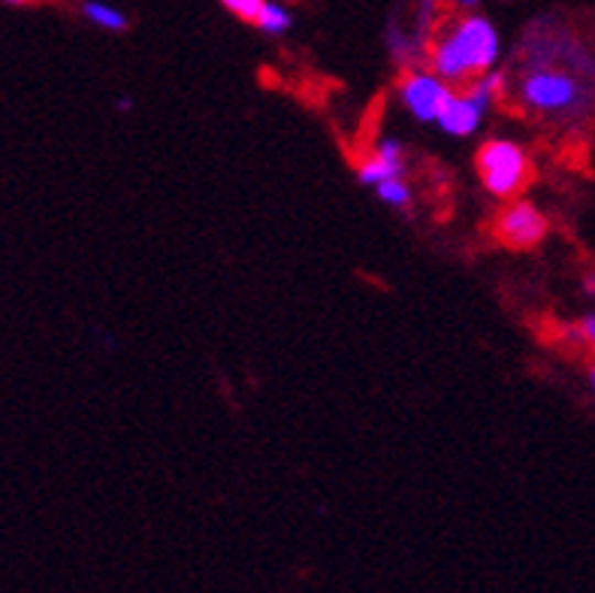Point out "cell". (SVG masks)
<instances>
[{
    "label": "cell",
    "mask_w": 595,
    "mask_h": 593,
    "mask_svg": "<svg viewBox=\"0 0 595 593\" xmlns=\"http://www.w3.org/2000/svg\"><path fill=\"white\" fill-rule=\"evenodd\" d=\"M83 15L97 28H104V31H116V34L128 31V15L118 12L116 7H109V3H100V0H85Z\"/></svg>",
    "instance_id": "cell-8"
},
{
    "label": "cell",
    "mask_w": 595,
    "mask_h": 593,
    "mask_svg": "<svg viewBox=\"0 0 595 593\" xmlns=\"http://www.w3.org/2000/svg\"><path fill=\"white\" fill-rule=\"evenodd\" d=\"M589 381H593V391H595V364H593V369H589Z\"/></svg>",
    "instance_id": "cell-15"
},
{
    "label": "cell",
    "mask_w": 595,
    "mask_h": 593,
    "mask_svg": "<svg viewBox=\"0 0 595 593\" xmlns=\"http://www.w3.org/2000/svg\"><path fill=\"white\" fill-rule=\"evenodd\" d=\"M520 100L529 109H536L538 116L565 119V116H581L589 107L593 95L574 73L560 67H536L520 83Z\"/></svg>",
    "instance_id": "cell-2"
},
{
    "label": "cell",
    "mask_w": 595,
    "mask_h": 593,
    "mask_svg": "<svg viewBox=\"0 0 595 593\" xmlns=\"http://www.w3.org/2000/svg\"><path fill=\"white\" fill-rule=\"evenodd\" d=\"M478 173L493 197L513 201L532 182V161L523 145L511 140H487L478 149Z\"/></svg>",
    "instance_id": "cell-3"
},
{
    "label": "cell",
    "mask_w": 595,
    "mask_h": 593,
    "mask_svg": "<svg viewBox=\"0 0 595 593\" xmlns=\"http://www.w3.org/2000/svg\"><path fill=\"white\" fill-rule=\"evenodd\" d=\"M227 10L234 12L236 19H242V22H255L260 19V12L267 7V0H221Z\"/></svg>",
    "instance_id": "cell-11"
},
{
    "label": "cell",
    "mask_w": 595,
    "mask_h": 593,
    "mask_svg": "<svg viewBox=\"0 0 595 593\" xmlns=\"http://www.w3.org/2000/svg\"><path fill=\"white\" fill-rule=\"evenodd\" d=\"M291 22H293L291 12L284 10L281 3H275V0H272V3L267 0V7H263V12H260V19H257V28L275 36V34H284V31H291Z\"/></svg>",
    "instance_id": "cell-9"
},
{
    "label": "cell",
    "mask_w": 595,
    "mask_h": 593,
    "mask_svg": "<svg viewBox=\"0 0 595 593\" xmlns=\"http://www.w3.org/2000/svg\"><path fill=\"white\" fill-rule=\"evenodd\" d=\"M447 34L435 40L430 52V67L444 83H472L493 71L499 58V34L480 15H459L454 24L444 28Z\"/></svg>",
    "instance_id": "cell-1"
},
{
    "label": "cell",
    "mask_w": 595,
    "mask_h": 593,
    "mask_svg": "<svg viewBox=\"0 0 595 593\" xmlns=\"http://www.w3.org/2000/svg\"><path fill=\"white\" fill-rule=\"evenodd\" d=\"M405 176V161H402V145L397 140H381L375 145V154L360 164L363 185H381L387 179Z\"/></svg>",
    "instance_id": "cell-7"
},
{
    "label": "cell",
    "mask_w": 595,
    "mask_h": 593,
    "mask_svg": "<svg viewBox=\"0 0 595 593\" xmlns=\"http://www.w3.org/2000/svg\"><path fill=\"white\" fill-rule=\"evenodd\" d=\"M456 3H459V7H463V10H468V7H475V3H478V0H456Z\"/></svg>",
    "instance_id": "cell-14"
},
{
    "label": "cell",
    "mask_w": 595,
    "mask_h": 593,
    "mask_svg": "<svg viewBox=\"0 0 595 593\" xmlns=\"http://www.w3.org/2000/svg\"><path fill=\"white\" fill-rule=\"evenodd\" d=\"M484 112H487V109L480 107L478 100L463 88V91H454V95L447 97V104H444L442 116H439L435 125H439L444 133H451V137H468V133L478 131Z\"/></svg>",
    "instance_id": "cell-6"
},
{
    "label": "cell",
    "mask_w": 595,
    "mask_h": 593,
    "mask_svg": "<svg viewBox=\"0 0 595 593\" xmlns=\"http://www.w3.org/2000/svg\"><path fill=\"white\" fill-rule=\"evenodd\" d=\"M586 288H589V291H593V294H595V279H589V282H586Z\"/></svg>",
    "instance_id": "cell-16"
},
{
    "label": "cell",
    "mask_w": 595,
    "mask_h": 593,
    "mask_svg": "<svg viewBox=\"0 0 595 593\" xmlns=\"http://www.w3.org/2000/svg\"><path fill=\"white\" fill-rule=\"evenodd\" d=\"M0 3H7V7H28V3H34V0H0Z\"/></svg>",
    "instance_id": "cell-13"
},
{
    "label": "cell",
    "mask_w": 595,
    "mask_h": 593,
    "mask_svg": "<svg viewBox=\"0 0 595 593\" xmlns=\"http://www.w3.org/2000/svg\"><path fill=\"white\" fill-rule=\"evenodd\" d=\"M577 333H581L584 343H589L595 348V315H584L581 324H577Z\"/></svg>",
    "instance_id": "cell-12"
},
{
    "label": "cell",
    "mask_w": 595,
    "mask_h": 593,
    "mask_svg": "<svg viewBox=\"0 0 595 593\" xmlns=\"http://www.w3.org/2000/svg\"><path fill=\"white\" fill-rule=\"evenodd\" d=\"M375 191H378V197H381L387 206H397V209H409L411 206V188L402 176L387 179L381 185H375Z\"/></svg>",
    "instance_id": "cell-10"
},
{
    "label": "cell",
    "mask_w": 595,
    "mask_h": 593,
    "mask_svg": "<svg viewBox=\"0 0 595 593\" xmlns=\"http://www.w3.org/2000/svg\"><path fill=\"white\" fill-rule=\"evenodd\" d=\"M454 88L435 71H409L399 83V97L418 121H439Z\"/></svg>",
    "instance_id": "cell-4"
},
{
    "label": "cell",
    "mask_w": 595,
    "mask_h": 593,
    "mask_svg": "<svg viewBox=\"0 0 595 593\" xmlns=\"http://www.w3.org/2000/svg\"><path fill=\"white\" fill-rule=\"evenodd\" d=\"M493 230H496V239L505 242L508 249L526 251L536 249L538 242L548 237V218L538 213L532 203L513 201L499 213Z\"/></svg>",
    "instance_id": "cell-5"
}]
</instances>
